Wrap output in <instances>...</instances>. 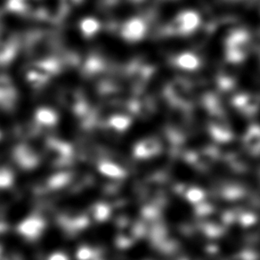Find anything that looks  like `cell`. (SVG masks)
I'll return each mask as SVG.
<instances>
[{"label":"cell","instance_id":"12","mask_svg":"<svg viewBox=\"0 0 260 260\" xmlns=\"http://www.w3.org/2000/svg\"><path fill=\"white\" fill-rule=\"evenodd\" d=\"M111 215V208L106 203H96L92 208V216L99 222L107 220Z\"/></svg>","mask_w":260,"mask_h":260},{"label":"cell","instance_id":"13","mask_svg":"<svg viewBox=\"0 0 260 260\" xmlns=\"http://www.w3.org/2000/svg\"><path fill=\"white\" fill-rule=\"evenodd\" d=\"M14 174L7 168H0V189L11 186L14 183Z\"/></svg>","mask_w":260,"mask_h":260},{"label":"cell","instance_id":"2","mask_svg":"<svg viewBox=\"0 0 260 260\" xmlns=\"http://www.w3.org/2000/svg\"><path fill=\"white\" fill-rule=\"evenodd\" d=\"M201 24V17L197 12H181L170 22L168 32L170 36H186L194 32Z\"/></svg>","mask_w":260,"mask_h":260},{"label":"cell","instance_id":"9","mask_svg":"<svg viewBox=\"0 0 260 260\" xmlns=\"http://www.w3.org/2000/svg\"><path fill=\"white\" fill-rule=\"evenodd\" d=\"M170 61L173 66L184 71H195L202 64L199 56L192 52H181L175 54Z\"/></svg>","mask_w":260,"mask_h":260},{"label":"cell","instance_id":"10","mask_svg":"<svg viewBox=\"0 0 260 260\" xmlns=\"http://www.w3.org/2000/svg\"><path fill=\"white\" fill-rule=\"evenodd\" d=\"M48 152L55 164L62 165L71 159L72 149L63 142L53 140L48 143Z\"/></svg>","mask_w":260,"mask_h":260},{"label":"cell","instance_id":"4","mask_svg":"<svg viewBox=\"0 0 260 260\" xmlns=\"http://www.w3.org/2000/svg\"><path fill=\"white\" fill-rule=\"evenodd\" d=\"M242 147L249 156L260 157V124H251L242 136Z\"/></svg>","mask_w":260,"mask_h":260},{"label":"cell","instance_id":"1","mask_svg":"<svg viewBox=\"0 0 260 260\" xmlns=\"http://www.w3.org/2000/svg\"><path fill=\"white\" fill-rule=\"evenodd\" d=\"M251 47L249 33L244 29H235L224 40V54L229 62L239 63L244 61Z\"/></svg>","mask_w":260,"mask_h":260},{"label":"cell","instance_id":"3","mask_svg":"<svg viewBox=\"0 0 260 260\" xmlns=\"http://www.w3.org/2000/svg\"><path fill=\"white\" fill-rule=\"evenodd\" d=\"M167 96L170 105L185 109L191 105V85L183 79L171 80L169 87H167Z\"/></svg>","mask_w":260,"mask_h":260},{"label":"cell","instance_id":"16","mask_svg":"<svg viewBox=\"0 0 260 260\" xmlns=\"http://www.w3.org/2000/svg\"><path fill=\"white\" fill-rule=\"evenodd\" d=\"M48 260H69V257L65 253L54 252L51 254Z\"/></svg>","mask_w":260,"mask_h":260},{"label":"cell","instance_id":"7","mask_svg":"<svg viewBox=\"0 0 260 260\" xmlns=\"http://www.w3.org/2000/svg\"><path fill=\"white\" fill-rule=\"evenodd\" d=\"M161 150L162 146L157 138H145L135 145L134 155L138 159H151L159 154Z\"/></svg>","mask_w":260,"mask_h":260},{"label":"cell","instance_id":"15","mask_svg":"<svg viewBox=\"0 0 260 260\" xmlns=\"http://www.w3.org/2000/svg\"><path fill=\"white\" fill-rule=\"evenodd\" d=\"M70 178L71 177L67 174H59L51 178L49 181V185L52 188L62 187L69 182Z\"/></svg>","mask_w":260,"mask_h":260},{"label":"cell","instance_id":"6","mask_svg":"<svg viewBox=\"0 0 260 260\" xmlns=\"http://www.w3.org/2000/svg\"><path fill=\"white\" fill-rule=\"evenodd\" d=\"M233 105L242 115H255L260 108V99L254 94H237L233 98Z\"/></svg>","mask_w":260,"mask_h":260},{"label":"cell","instance_id":"5","mask_svg":"<svg viewBox=\"0 0 260 260\" xmlns=\"http://www.w3.org/2000/svg\"><path fill=\"white\" fill-rule=\"evenodd\" d=\"M46 228V222L42 217H29L19 224L17 230L20 235L29 240L40 237Z\"/></svg>","mask_w":260,"mask_h":260},{"label":"cell","instance_id":"8","mask_svg":"<svg viewBox=\"0 0 260 260\" xmlns=\"http://www.w3.org/2000/svg\"><path fill=\"white\" fill-rule=\"evenodd\" d=\"M14 158L19 166L25 170L34 169L40 163L39 155L33 149L26 145H19L15 149Z\"/></svg>","mask_w":260,"mask_h":260},{"label":"cell","instance_id":"14","mask_svg":"<svg viewBox=\"0 0 260 260\" xmlns=\"http://www.w3.org/2000/svg\"><path fill=\"white\" fill-rule=\"evenodd\" d=\"M96 251L88 246H82L77 251L78 260H94L96 257Z\"/></svg>","mask_w":260,"mask_h":260},{"label":"cell","instance_id":"11","mask_svg":"<svg viewBox=\"0 0 260 260\" xmlns=\"http://www.w3.org/2000/svg\"><path fill=\"white\" fill-rule=\"evenodd\" d=\"M98 170L103 175L111 178H122L126 176V171L121 167L111 161H102L98 166Z\"/></svg>","mask_w":260,"mask_h":260}]
</instances>
